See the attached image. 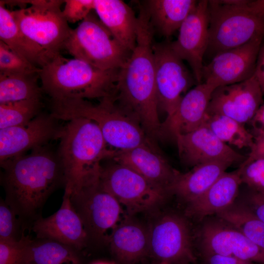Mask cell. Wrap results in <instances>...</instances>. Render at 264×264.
<instances>
[{"label": "cell", "instance_id": "1", "mask_svg": "<svg viewBox=\"0 0 264 264\" xmlns=\"http://www.w3.org/2000/svg\"><path fill=\"white\" fill-rule=\"evenodd\" d=\"M136 45L119 68L115 101L133 116L152 140L161 136L153 51L154 28L143 5L137 15Z\"/></svg>", "mask_w": 264, "mask_h": 264}, {"label": "cell", "instance_id": "2", "mask_svg": "<svg viewBox=\"0 0 264 264\" xmlns=\"http://www.w3.org/2000/svg\"><path fill=\"white\" fill-rule=\"evenodd\" d=\"M1 183L5 201L25 225L41 217L49 197L65 184L57 149L50 144L7 160L1 163Z\"/></svg>", "mask_w": 264, "mask_h": 264}, {"label": "cell", "instance_id": "3", "mask_svg": "<svg viewBox=\"0 0 264 264\" xmlns=\"http://www.w3.org/2000/svg\"><path fill=\"white\" fill-rule=\"evenodd\" d=\"M57 148L65 176V190L71 193L99 177L101 162L111 159L116 150L108 148L93 121L84 118L67 121Z\"/></svg>", "mask_w": 264, "mask_h": 264}, {"label": "cell", "instance_id": "4", "mask_svg": "<svg viewBox=\"0 0 264 264\" xmlns=\"http://www.w3.org/2000/svg\"><path fill=\"white\" fill-rule=\"evenodd\" d=\"M119 70H101L60 53L41 68L39 76L44 93L50 100H115Z\"/></svg>", "mask_w": 264, "mask_h": 264}, {"label": "cell", "instance_id": "5", "mask_svg": "<svg viewBox=\"0 0 264 264\" xmlns=\"http://www.w3.org/2000/svg\"><path fill=\"white\" fill-rule=\"evenodd\" d=\"M49 110L60 120L81 117L94 122L107 145L116 151L153 144L137 120L113 99L97 104L86 99L50 100Z\"/></svg>", "mask_w": 264, "mask_h": 264}, {"label": "cell", "instance_id": "6", "mask_svg": "<svg viewBox=\"0 0 264 264\" xmlns=\"http://www.w3.org/2000/svg\"><path fill=\"white\" fill-rule=\"evenodd\" d=\"M209 42L212 59L222 52L264 37V0H208Z\"/></svg>", "mask_w": 264, "mask_h": 264}, {"label": "cell", "instance_id": "7", "mask_svg": "<svg viewBox=\"0 0 264 264\" xmlns=\"http://www.w3.org/2000/svg\"><path fill=\"white\" fill-rule=\"evenodd\" d=\"M94 11L72 29L63 49L74 58L98 69H119L132 52L116 40Z\"/></svg>", "mask_w": 264, "mask_h": 264}, {"label": "cell", "instance_id": "8", "mask_svg": "<svg viewBox=\"0 0 264 264\" xmlns=\"http://www.w3.org/2000/svg\"><path fill=\"white\" fill-rule=\"evenodd\" d=\"M30 6L12 11L21 30L48 53H61L72 29L65 19L62 0H22Z\"/></svg>", "mask_w": 264, "mask_h": 264}, {"label": "cell", "instance_id": "9", "mask_svg": "<svg viewBox=\"0 0 264 264\" xmlns=\"http://www.w3.org/2000/svg\"><path fill=\"white\" fill-rule=\"evenodd\" d=\"M71 205L80 217L89 242L107 244L120 222L121 204L100 184L99 178L73 191Z\"/></svg>", "mask_w": 264, "mask_h": 264}, {"label": "cell", "instance_id": "10", "mask_svg": "<svg viewBox=\"0 0 264 264\" xmlns=\"http://www.w3.org/2000/svg\"><path fill=\"white\" fill-rule=\"evenodd\" d=\"M114 162L101 165L99 181L131 213L152 209L169 194L130 168Z\"/></svg>", "mask_w": 264, "mask_h": 264}, {"label": "cell", "instance_id": "11", "mask_svg": "<svg viewBox=\"0 0 264 264\" xmlns=\"http://www.w3.org/2000/svg\"><path fill=\"white\" fill-rule=\"evenodd\" d=\"M148 228V256L153 264H190L195 262L190 227L183 217L165 214Z\"/></svg>", "mask_w": 264, "mask_h": 264}, {"label": "cell", "instance_id": "12", "mask_svg": "<svg viewBox=\"0 0 264 264\" xmlns=\"http://www.w3.org/2000/svg\"><path fill=\"white\" fill-rule=\"evenodd\" d=\"M153 51L158 108L168 117L175 111L182 94L198 84L193 73L171 49L169 43H154Z\"/></svg>", "mask_w": 264, "mask_h": 264}, {"label": "cell", "instance_id": "13", "mask_svg": "<svg viewBox=\"0 0 264 264\" xmlns=\"http://www.w3.org/2000/svg\"><path fill=\"white\" fill-rule=\"evenodd\" d=\"M263 38L222 52L204 65L202 83L214 89L246 80L254 75Z\"/></svg>", "mask_w": 264, "mask_h": 264}, {"label": "cell", "instance_id": "14", "mask_svg": "<svg viewBox=\"0 0 264 264\" xmlns=\"http://www.w3.org/2000/svg\"><path fill=\"white\" fill-rule=\"evenodd\" d=\"M50 112H41L26 124L0 129V163L59 139L63 126Z\"/></svg>", "mask_w": 264, "mask_h": 264}, {"label": "cell", "instance_id": "15", "mask_svg": "<svg viewBox=\"0 0 264 264\" xmlns=\"http://www.w3.org/2000/svg\"><path fill=\"white\" fill-rule=\"evenodd\" d=\"M208 0L198 1L179 29L178 37L169 43L173 51L190 66L197 83H202L203 58L209 42Z\"/></svg>", "mask_w": 264, "mask_h": 264}, {"label": "cell", "instance_id": "16", "mask_svg": "<svg viewBox=\"0 0 264 264\" xmlns=\"http://www.w3.org/2000/svg\"><path fill=\"white\" fill-rule=\"evenodd\" d=\"M263 97L254 75L244 81L215 88L211 94L207 113L224 115L244 125L250 123L264 103Z\"/></svg>", "mask_w": 264, "mask_h": 264}, {"label": "cell", "instance_id": "17", "mask_svg": "<svg viewBox=\"0 0 264 264\" xmlns=\"http://www.w3.org/2000/svg\"><path fill=\"white\" fill-rule=\"evenodd\" d=\"M199 238L203 254H218L264 264V249L233 227L220 222H206L201 229Z\"/></svg>", "mask_w": 264, "mask_h": 264}, {"label": "cell", "instance_id": "18", "mask_svg": "<svg viewBox=\"0 0 264 264\" xmlns=\"http://www.w3.org/2000/svg\"><path fill=\"white\" fill-rule=\"evenodd\" d=\"M70 194L65 190L59 209L48 217H40L31 229L36 238L53 240L80 251L89 241L83 223L71 205Z\"/></svg>", "mask_w": 264, "mask_h": 264}, {"label": "cell", "instance_id": "19", "mask_svg": "<svg viewBox=\"0 0 264 264\" xmlns=\"http://www.w3.org/2000/svg\"><path fill=\"white\" fill-rule=\"evenodd\" d=\"M181 159L191 166L212 161L225 162L232 165L246 159L221 141L205 126L175 139Z\"/></svg>", "mask_w": 264, "mask_h": 264}, {"label": "cell", "instance_id": "20", "mask_svg": "<svg viewBox=\"0 0 264 264\" xmlns=\"http://www.w3.org/2000/svg\"><path fill=\"white\" fill-rule=\"evenodd\" d=\"M110 159L130 168L169 194L179 172L171 167L154 144L116 151Z\"/></svg>", "mask_w": 264, "mask_h": 264}, {"label": "cell", "instance_id": "21", "mask_svg": "<svg viewBox=\"0 0 264 264\" xmlns=\"http://www.w3.org/2000/svg\"><path fill=\"white\" fill-rule=\"evenodd\" d=\"M214 89L201 83L188 91L176 109L162 123L161 135L176 138L201 127L204 123L211 94Z\"/></svg>", "mask_w": 264, "mask_h": 264}, {"label": "cell", "instance_id": "22", "mask_svg": "<svg viewBox=\"0 0 264 264\" xmlns=\"http://www.w3.org/2000/svg\"><path fill=\"white\" fill-rule=\"evenodd\" d=\"M108 244L121 263L136 264L148 256L149 228L132 218H125L112 231Z\"/></svg>", "mask_w": 264, "mask_h": 264}, {"label": "cell", "instance_id": "23", "mask_svg": "<svg viewBox=\"0 0 264 264\" xmlns=\"http://www.w3.org/2000/svg\"><path fill=\"white\" fill-rule=\"evenodd\" d=\"M241 169L225 172L201 196L188 203L186 214L201 220L233 204L242 184Z\"/></svg>", "mask_w": 264, "mask_h": 264}, {"label": "cell", "instance_id": "24", "mask_svg": "<svg viewBox=\"0 0 264 264\" xmlns=\"http://www.w3.org/2000/svg\"><path fill=\"white\" fill-rule=\"evenodd\" d=\"M94 11L116 40L132 52L135 46L137 17L121 0H94Z\"/></svg>", "mask_w": 264, "mask_h": 264}, {"label": "cell", "instance_id": "25", "mask_svg": "<svg viewBox=\"0 0 264 264\" xmlns=\"http://www.w3.org/2000/svg\"><path fill=\"white\" fill-rule=\"evenodd\" d=\"M231 165L212 161L193 167L186 173L178 172L170 188V194L190 202L204 193Z\"/></svg>", "mask_w": 264, "mask_h": 264}, {"label": "cell", "instance_id": "26", "mask_svg": "<svg viewBox=\"0 0 264 264\" xmlns=\"http://www.w3.org/2000/svg\"><path fill=\"white\" fill-rule=\"evenodd\" d=\"M0 1V41L29 62L41 68L55 55L48 53L29 39L16 23L12 11Z\"/></svg>", "mask_w": 264, "mask_h": 264}, {"label": "cell", "instance_id": "27", "mask_svg": "<svg viewBox=\"0 0 264 264\" xmlns=\"http://www.w3.org/2000/svg\"><path fill=\"white\" fill-rule=\"evenodd\" d=\"M198 2L194 0H148L144 1L143 5L154 30L169 38L179 30Z\"/></svg>", "mask_w": 264, "mask_h": 264}, {"label": "cell", "instance_id": "28", "mask_svg": "<svg viewBox=\"0 0 264 264\" xmlns=\"http://www.w3.org/2000/svg\"><path fill=\"white\" fill-rule=\"evenodd\" d=\"M78 251L53 240L30 237L22 264H81Z\"/></svg>", "mask_w": 264, "mask_h": 264}, {"label": "cell", "instance_id": "29", "mask_svg": "<svg viewBox=\"0 0 264 264\" xmlns=\"http://www.w3.org/2000/svg\"><path fill=\"white\" fill-rule=\"evenodd\" d=\"M39 73L0 72V104L28 99H42L44 93L38 83Z\"/></svg>", "mask_w": 264, "mask_h": 264}, {"label": "cell", "instance_id": "30", "mask_svg": "<svg viewBox=\"0 0 264 264\" xmlns=\"http://www.w3.org/2000/svg\"><path fill=\"white\" fill-rule=\"evenodd\" d=\"M217 215L264 249V223L246 205L232 204Z\"/></svg>", "mask_w": 264, "mask_h": 264}, {"label": "cell", "instance_id": "31", "mask_svg": "<svg viewBox=\"0 0 264 264\" xmlns=\"http://www.w3.org/2000/svg\"><path fill=\"white\" fill-rule=\"evenodd\" d=\"M203 125L227 145L242 149L250 148L253 144L254 135L246 129L244 125L229 117L207 113Z\"/></svg>", "mask_w": 264, "mask_h": 264}, {"label": "cell", "instance_id": "32", "mask_svg": "<svg viewBox=\"0 0 264 264\" xmlns=\"http://www.w3.org/2000/svg\"><path fill=\"white\" fill-rule=\"evenodd\" d=\"M42 99L0 104V129L27 124L42 112Z\"/></svg>", "mask_w": 264, "mask_h": 264}, {"label": "cell", "instance_id": "33", "mask_svg": "<svg viewBox=\"0 0 264 264\" xmlns=\"http://www.w3.org/2000/svg\"><path fill=\"white\" fill-rule=\"evenodd\" d=\"M26 226L4 199L0 201V240L19 241Z\"/></svg>", "mask_w": 264, "mask_h": 264}, {"label": "cell", "instance_id": "34", "mask_svg": "<svg viewBox=\"0 0 264 264\" xmlns=\"http://www.w3.org/2000/svg\"><path fill=\"white\" fill-rule=\"evenodd\" d=\"M41 68L34 65L0 41V72L14 74L39 73Z\"/></svg>", "mask_w": 264, "mask_h": 264}, {"label": "cell", "instance_id": "35", "mask_svg": "<svg viewBox=\"0 0 264 264\" xmlns=\"http://www.w3.org/2000/svg\"><path fill=\"white\" fill-rule=\"evenodd\" d=\"M239 168L242 183L251 190L264 192V158L243 161Z\"/></svg>", "mask_w": 264, "mask_h": 264}, {"label": "cell", "instance_id": "36", "mask_svg": "<svg viewBox=\"0 0 264 264\" xmlns=\"http://www.w3.org/2000/svg\"><path fill=\"white\" fill-rule=\"evenodd\" d=\"M29 235H24L19 241L0 240V264H22Z\"/></svg>", "mask_w": 264, "mask_h": 264}, {"label": "cell", "instance_id": "37", "mask_svg": "<svg viewBox=\"0 0 264 264\" xmlns=\"http://www.w3.org/2000/svg\"><path fill=\"white\" fill-rule=\"evenodd\" d=\"M63 15L68 22L85 19L94 9V0H65Z\"/></svg>", "mask_w": 264, "mask_h": 264}, {"label": "cell", "instance_id": "38", "mask_svg": "<svg viewBox=\"0 0 264 264\" xmlns=\"http://www.w3.org/2000/svg\"><path fill=\"white\" fill-rule=\"evenodd\" d=\"M246 204L254 213L264 223V192L250 189Z\"/></svg>", "mask_w": 264, "mask_h": 264}, {"label": "cell", "instance_id": "39", "mask_svg": "<svg viewBox=\"0 0 264 264\" xmlns=\"http://www.w3.org/2000/svg\"><path fill=\"white\" fill-rule=\"evenodd\" d=\"M257 158H264V133L254 135L250 152L243 162H247Z\"/></svg>", "mask_w": 264, "mask_h": 264}, {"label": "cell", "instance_id": "40", "mask_svg": "<svg viewBox=\"0 0 264 264\" xmlns=\"http://www.w3.org/2000/svg\"><path fill=\"white\" fill-rule=\"evenodd\" d=\"M206 264H254L235 258L215 254H203Z\"/></svg>", "mask_w": 264, "mask_h": 264}, {"label": "cell", "instance_id": "41", "mask_svg": "<svg viewBox=\"0 0 264 264\" xmlns=\"http://www.w3.org/2000/svg\"><path fill=\"white\" fill-rule=\"evenodd\" d=\"M254 76L264 95V44L261 45L259 52Z\"/></svg>", "mask_w": 264, "mask_h": 264}, {"label": "cell", "instance_id": "42", "mask_svg": "<svg viewBox=\"0 0 264 264\" xmlns=\"http://www.w3.org/2000/svg\"><path fill=\"white\" fill-rule=\"evenodd\" d=\"M250 123L254 130V135L264 133V103L259 107Z\"/></svg>", "mask_w": 264, "mask_h": 264}, {"label": "cell", "instance_id": "43", "mask_svg": "<svg viewBox=\"0 0 264 264\" xmlns=\"http://www.w3.org/2000/svg\"><path fill=\"white\" fill-rule=\"evenodd\" d=\"M91 264H115L113 263L105 261H98L92 263Z\"/></svg>", "mask_w": 264, "mask_h": 264}]
</instances>
